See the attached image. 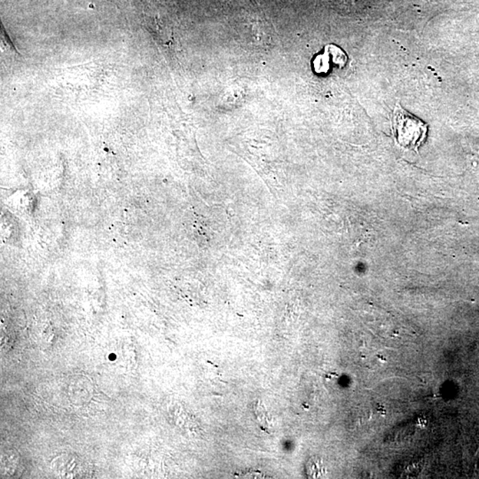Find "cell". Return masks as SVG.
Returning a JSON list of instances; mask_svg holds the SVG:
<instances>
[{
    "mask_svg": "<svg viewBox=\"0 0 479 479\" xmlns=\"http://www.w3.org/2000/svg\"><path fill=\"white\" fill-rule=\"evenodd\" d=\"M52 470L59 477L64 478H81L84 474L82 462L77 457L69 455H59L52 462Z\"/></svg>",
    "mask_w": 479,
    "mask_h": 479,
    "instance_id": "7a4b0ae2",
    "label": "cell"
},
{
    "mask_svg": "<svg viewBox=\"0 0 479 479\" xmlns=\"http://www.w3.org/2000/svg\"><path fill=\"white\" fill-rule=\"evenodd\" d=\"M392 130L399 146L418 152V148L427 138L428 124L408 113L401 105L396 104L392 118Z\"/></svg>",
    "mask_w": 479,
    "mask_h": 479,
    "instance_id": "6da1fadb",
    "label": "cell"
}]
</instances>
